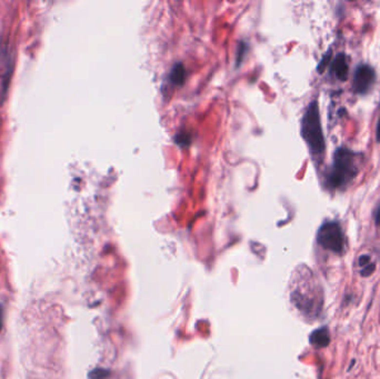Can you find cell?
<instances>
[{"mask_svg": "<svg viewBox=\"0 0 380 379\" xmlns=\"http://www.w3.org/2000/svg\"><path fill=\"white\" fill-rule=\"evenodd\" d=\"M247 43L246 42H240L239 46H238V50H237V57H236V63H237V66H239L240 63H241L242 62V57L245 56L246 54V50H247Z\"/></svg>", "mask_w": 380, "mask_h": 379, "instance_id": "cell-11", "label": "cell"}, {"mask_svg": "<svg viewBox=\"0 0 380 379\" xmlns=\"http://www.w3.org/2000/svg\"><path fill=\"white\" fill-rule=\"evenodd\" d=\"M175 142L180 147H187L189 146L191 143V137L188 132H179V134L175 137Z\"/></svg>", "mask_w": 380, "mask_h": 379, "instance_id": "cell-9", "label": "cell"}, {"mask_svg": "<svg viewBox=\"0 0 380 379\" xmlns=\"http://www.w3.org/2000/svg\"><path fill=\"white\" fill-rule=\"evenodd\" d=\"M301 136L309 150L314 155L322 154L325 151V137L320 122L319 105L317 100H313L308 105L301 120Z\"/></svg>", "mask_w": 380, "mask_h": 379, "instance_id": "cell-2", "label": "cell"}, {"mask_svg": "<svg viewBox=\"0 0 380 379\" xmlns=\"http://www.w3.org/2000/svg\"><path fill=\"white\" fill-rule=\"evenodd\" d=\"M376 138H377V142L380 143V117H379V119H378L377 129H376Z\"/></svg>", "mask_w": 380, "mask_h": 379, "instance_id": "cell-16", "label": "cell"}, {"mask_svg": "<svg viewBox=\"0 0 380 379\" xmlns=\"http://www.w3.org/2000/svg\"><path fill=\"white\" fill-rule=\"evenodd\" d=\"M107 375H108V373L105 372V370H102V369H95L94 372H91V373L89 374V377H90V379H101V378H103L105 376H107Z\"/></svg>", "mask_w": 380, "mask_h": 379, "instance_id": "cell-13", "label": "cell"}, {"mask_svg": "<svg viewBox=\"0 0 380 379\" xmlns=\"http://www.w3.org/2000/svg\"><path fill=\"white\" fill-rule=\"evenodd\" d=\"M310 344L316 348H325L330 344V334L327 327H321L310 335Z\"/></svg>", "mask_w": 380, "mask_h": 379, "instance_id": "cell-7", "label": "cell"}, {"mask_svg": "<svg viewBox=\"0 0 380 379\" xmlns=\"http://www.w3.org/2000/svg\"><path fill=\"white\" fill-rule=\"evenodd\" d=\"M317 241L326 251L341 255L345 251V235L341 226L337 221H326L320 226L317 233Z\"/></svg>", "mask_w": 380, "mask_h": 379, "instance_id": "cell-3", "label": "cell"}, {"mask_svg": "<svg viewBox=\"0 0 380 379\" xmlns=\"http://www.w3.org/2000/svg\"><path fill=\"white\" fill-rule=\"evenodd\" d=\"M13 70H14V63L13 60L9 59L6 63L5 74L2 75L1 83H0V106L5 103V100L7 98L8 89H9V86H10L11 76H13Z\"/></svg>", "mask_w": 380, "mask_h": 379, "instance_id": "cell-6", "label": "cell"}, {"mask_svg": "<svg viewBox=\"0 0 380 379\" xmlns=\"http://www.w3.org/2000/svg\"><path fill=\"white\" fill-rule=\"evenodd\" d=\"M358 174L356 154L345 147H340L334 154L333 165L327 175V185L330 188L347 186Z\"/></svg>", "mask_w": 380, "mask_h": 379, "instance_id": "cell-1", "label": "cell"}, {"mask_svg": "<svg viewBox=\"0 0 380 379\" xmlns=\"http://www.w3.org/2000/svg\"><path fill=\"white\" fill-rule=\"evenodd\" d=\"M375 270H376V264L370 263L362 268L361 272H360V275L362 277H369L375 273Z\"/></svg>", "mask_w": 380, "mask_h": 379, "instance_id": "cell-12", "label": "cell"}, {"mask_svg": "<svg viewBox=\"0 0 380 379\" xmlns=\"http://www.w3.org/2000/svg\"><path fill=\"white\" fill-rule=\"evenodd\" d=\"M3 326V308L2 306L0 305V332H1Z\"/></svg>", "mask_w": 380, "mask_h": 379, "instance_id": "cell-17", "label": "cell"}, {"mask_svg": "<svg viewBox=\"0 0 380 379\" xmlns=\"http://www.w3.org/2000/svg\"><path fill=\"white\" fill-rule=\"evenodd\" d=\"M370 256L368 255H362L359 257V260H358V264L359 266H361V267H365V266H367L368 264H370Z\"/></svg>", "mask_w": 380, "mask_h": 379, "instance_id": "cell-14", "label": "cell"}, {"mask_svg": "<svg viewBox=\"0 0 380 379\" xmlns=\"http://www.w3.org/2000/svg\"><path fill=\"white\" fill-rule=\"evenodd\" d=\"M348 63H347V57L343 52H340L337 56L333 63V68L331 70L334 71V74L336 77H337L339 80L341 82H345L348 77Z\"/></svg>", "mask_w": 380, "mask_h": 379, "instance_id": "cell-5", "label": "cell"}, {"mask_svg": "<svg viewBox=\"0 0 380 379\" xmlns=\"http://www.w3.org/2000/svg\"><path fill=\"white\" fill-rule=\"evenodd\" d=\"M187 71L185 66H183L182 63H178L173 67L168 78H169V82L175 84V86H181V84L185 83Z\"/></svg>", "mask_w": 380, "mask_h": 379, "instance_id": "cell-8", "label": "cell"}, {"mask_svg": "<svg viewBox=\"0 0 380 379\" xmlns=\"http://www.w3.org/2000/svg\"><path fill=\"white\" fill-rule=\"evenodd\" d=\"M331 56H333V55H331V49L328 50L326 54L322 56V58H321V60H320V63H319L318 67H317V70H318L319 74H322V72L327 69L328 64L330 63Z\"/></svg>", "mask_w": 380, "mask_h": 379, "instance_id": "cell-10", "label": "cell"}, {"mask_svg": "<svg viewBox=\"0 0 380 379\" xmlns=\"http://www.w3.org/2000/svg\"><path fill=\"white\" fill-rule=\"evenodd\" d=\"M376 79L374 68L370 64L360 63L356 68L354 75V90L357 94L363 95L370 90Z\"/></svg>", "mask_w": 380, "mask_h": 379, "instance_id": "cell-4", "label": "cell"}, {"mask_svg": "<svg viewBox=\"0 0 380 379\" xmlns=\"http://www.w3.org/2000/svg\"><path fill=\"white\" fill-rule=\"evenodd\" d=\"M374 218H375V224L380 227V204L378 205V207L376 208L375 213H374Z\"/></svg>", "mask_w": 380, "mask_h": 379, "instance_id": "cell-15", "label": "cell"}]
</instances>
